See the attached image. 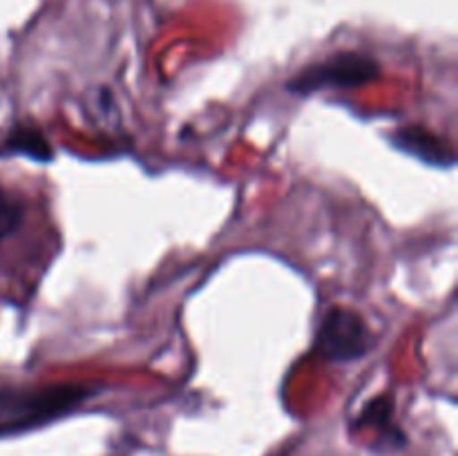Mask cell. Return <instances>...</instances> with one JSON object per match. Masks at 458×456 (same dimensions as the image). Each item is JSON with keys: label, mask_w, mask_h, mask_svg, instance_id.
I'll list each match as a JSON object with an SVG mask.
<instances>
[{"label": "cell", "mask_w": 458, "mask_h": 456, "mask_svg": "<svg viewBox=\"0 0 458 456\" xmlns=\"http://www.w3.org/2000/svg\"><path fill=\"white\" fill-rule=\"evenodd\" d=\"M7 150L18 152V155H27L31 159L49 161L52 159V146L47 139L31 125H18L12 130L7 137Z\"/></svg>", "instance_id": "8992f818"}, {"label": "cell", "mask_w": 458, "mask_h": 456, "mask_svg": "<svg viewBox=\"0 0 458 456\" xmlns=\"http://www.w3.org/2000/svg\"><path fill=\"white\" fill-rule=\"evenodd\" d=\"M374 344L369 325L358 311L334 307L327 311L316 334V353L334 362H349L367 356Z\"/></svg>", "instance_id": "3957f363"}, {"label": "cell", "mask_w": 458, "mask_h": 456, "mask_svg": "<svg viewBox=\"0 0 458 456\" xmlns=\"http://www.w3.org/2000/svg\"><path fill=\"white\" fill-rule=\"evenodd\" d=\"M22 219H25V204L16 195L0 188V240L16 232Z\"/></svg>", "instance_id": "52a82bcc"}, {"label": "cell", "mask_w": 458, "mask_h": 456, "mask_svg": "<svg viewBox=\"0 0 458 456\" xmlns=\"http://www.w3.org/2000/svg\"><path fill=\"white\" fill-rule=\"evenodd\" d=\"M394 401L389 393L383 396H376L374 401H369L365 405V410L360 411V416L356 418V429H374L383 441H392V436L398 443H403V434L394 427Z\"/></svg>", "instance_id": "5b68a950"}, {"label": "cell", "mask_w": 458, "mask_h": 456, "mask_svg": "<svg viewBox=\"0 0 458 456\" xmlns=\"http://www.w3.org/2000/svg\"><path fill=\"white\" fill-rule=\"evenodd\" d=\"M94 389L83 384H58L47 389H3L0 392V434L21 432L49 423L88 401Z\"/></svg>", "instance_id": "6da1fadb"}, {"label": "cell", "mask_w": 458, "mask_h": 456, "mask_svg": "<svg viewBox=\"0 0 458 456\" xmlns=\"http://www.w3.org/2000/svg\"><path fill=\"white\" fill-rule=\"evenodd\" d=\"M380 76V63L362 52H338L300 70L286 80V89L293 94H313L322 89H352L371 83Z\"/></svg>", "instance_id": "7a4b0ae2"}, {"label": "cell", "mask_w": 458, "mask_h": 456, "mask_svg": "<svg viewBox=\"0 0 458 456\" xmlns=\"http://www.w3.org/2000/svg\"><path fill=\"white\" fill-rule=\"evenodd\" d=\"M392 143L398 150L407 152V155L416 156V159L425 161L429 165H438V168H450L454 164V150L443 141L441 137L432 134L429 130L420 128V125H405L392 132Z\"/></svg>", "instance_id": "277c9868"}]
</instances>
